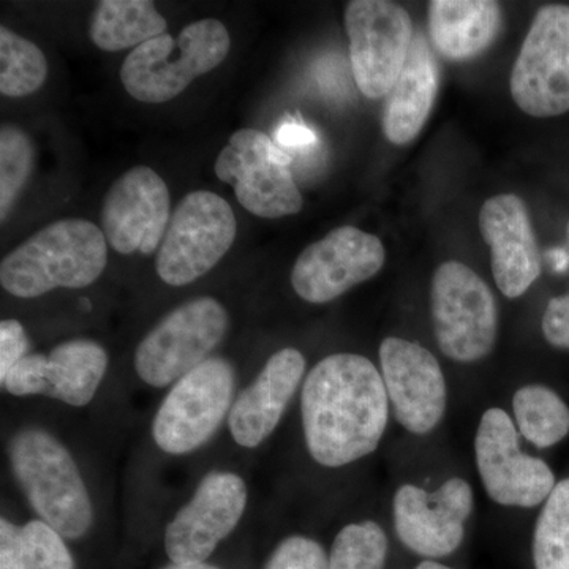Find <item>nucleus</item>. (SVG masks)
Segmentation results:
<instances>
[{
    "label": "nucleus",
    "mask_w": 569,
    "mask_h": 569,
    "mask_svg": "<svg viewBox=\"0 0 569 569\" xmlns=\"http://www.w3.org/2000/svg\"><path fill=\"white\" fill-rule=\"evenodd\" d=\"M388 538L372 520L343 527L332 542L329 569H383Z\"/></svg>",
    "instance_id": "cd10ccee"
},
{
    "label": "nucleus",
    "mask_w": 569,
    "mask_h": 569,
    "mask_svg": "<svg viewBox=\"0 0 569 569\" xmlns=\"http://www.w3.org/2000/svg\"><path fill=\"white\" fill-rule=\"evenodd\" d=\"M307 449L320 466L337 468L372 455L388 426L383 377L361 355L321 359L301 396Z\"/></svg>",
    "instance_id": "f257e3e1"
},
{
    "label": "nucleus",
    "mask_w": 569,
    "mask_h": 569,
    "mask_svg": "<svg viewBox=\"0 0 569 569\" xmlns=\"http://www.w3.org/2000/svg\"><path fill=\"white\" fill-rule=\"evenodd\" d=\"M479 230L490 249L498 290L515 299L541 274V254L529 209L515 193L489 198L479 211Z\"/></svg>",
    "instance_id": "6ab92c4d"
},
{
    "label": "nucleus",
    "mask_w": 569,
    "mask_h": 569,
    "mask_svg": "<svg viewBox=\"0 0 569 569\" xmlns=\"http://www.w3.org/2000/svg\"><path fill=\"white\" fill-rule=\"evenodd\" d=\"M512 410L520 436L537 448L553 447L569 433V407L548 387L520 388L512 399Z\"/></svg>",
    "instance_id": "393cba45"
},
{
    "label": "nucleus",
    "mask_w": 569,
    "mask_h": 569,
    "mask_svg": "<svg viewBox=\"0 0 569 569\" xmlns=\"http://www.w3.org/2000/svg\"><path fill=\"white\" fill-rule=\"evenodd\" d=\"M168 22L151 0H102L91 21V40L99 50L138 48L167 33Z\"/></svg>",
    "instance_id": "5701e85b"
},
{
    "label": "nucleus",
    "mask_w": 569,
    "mask_h": 569,
    "mask_svg": "<svg viewBox=\"0 0 569 569\" xmlns=\"http://www.w3.org/2000/svg\"><path fill=\"white\" fill-rule=\"evenodd\" d=\"M473 511V489L466 479L451 478L433 493L403 485L395 496L397 537L408 549L429 559L458 550Z\"/></svg>",
    "instance_id": "2eb2a0df"
},
{
    "label": "nucleus",
    "mask_w": 569,
    "mask_h": 569,
    "mask_svg": "<svg viewBox=\"0 0 569 569\" xmlns=\"http://www.w3.org/2000/svg\"><path fill=\"white\" fill-rule=\"evenodd\" d=\"M568 233H569V224H568Z\"/></svg>",
    "instance_id": "c9c22d12"
},
{
    "label": "nucleus",
    "mask_w": 569,
    "mask_h": 569,
    "mask_svg": "<svg viewBox=\"0 0 569 569\" xmlns=\"http://www.w3.org/2000/svg\"><path fill=\"white\" fill-rule=\"evenodd\" d=\"M230 318L217 299L194 298L159 321L134 351V369L153 388L178 383L203 365L227 335Z\"/></svg>",
    "instance_id": "39448f33"
},
{
    "label": "nucleus",
    "mask_w": 569,
    "mask_h": 569,
    "mask_svg": "<svg viewBox=\"0 0 569 569\" xmlns=\"http://www.w3.org/2000/svg\"><path fill=\"white\" fill-rule=\"evenodd\" d=\"M230 48V32L223 22L204 18L190 22L178 39L167 32L134 48L122 62L119 77L138 102H170L197 78L219 67Z\"/></svg>",
    "instance_id": "20e7f679"
},
{
    "label": "nucleus",
    "mask_w": 569,
    "mask_h": 569,
    "mask_svg": "<svg viewBox=\"0 0 569 569\" xmlns=\"http://www.w3.org/2000/svg\"><path fill=\"white\" fill-rule=\"evenodd\" d=\"M61 535L43 520L14 526L0 519V569H73Z\"/></svg>",
    "instance_id": "b1692460"
},
{
    "label": "nucleus",
    "mask_w": 569,
    "mask_h": 569,
    "mask_svg": "<svg viewBox=\"0 0 569 569\" xmlns=\"http://www.w3.org/2000/svg\"><path fill=\"white\" fill-rule=\"evenodd\" d=\"M162 569H219V568L212 567V565H208V563H189V565L171 563V565H168V567H164Z\"/></svg>",
    "instance_id": "72a5a7b5"
},
{
    "label": "nucleus",
    "mask_w": 569,
    "mask_h": 569,
    "mask_svg": "<svg viewBox=\"0 0 569 569\" xmlns=\"http://www.w3.org/2000/svg\"><path fill=\"white\" fill-rule=\"evenodd\" d=\"M264 569H329V557L317 541L296 535L277 546Z\"/></svg>",
    "instance_id": "c756f323"
},
{
    "label": "nucleus",
    "mask_w": 569,
    "mask_h": 569,
    "mask_svg": "<svg viewBox=\"0 0 569 569\" xmlns=\"http://www.w3.org/2000/svg\"><path fill=\"white\" fill-rule=\"evenodd\" d=\"M432 318L438 347L456 362L486 358L496 346L498 312L489 284L459 261H447L432 279Z\"/></svg>",
    "instance_id": "0eeeda50"
},
{
    "label": "nucleus",
    "mask_w": 569,
    "mask_h": 569,
    "mask_svg": "<svg viewBox=\"0 0 569 569\" xmlns=\"http://www.w3.org/2000/svg\"><path fill=\"white\" fill-rule=\"evenodd\" d=\"M500 24V3L492 0L429 2L430 39L436 50L449 61H468L488 50Z\"/></svg>",
    "instance_id": "4be33fe9"
},
{
    "label": "nucleus",
    "mask_w": 569,
    "mask_h": 569,
    "mask_svg": "<svg viewBox=\"0 0 569 569\" xmlns=\"http://www.w3.org/2000/svg\"><path fill=\"white\" fill-rule=\"evenodd\" d=\"M511 96L533 118L569 111V7L538 10L511 71Z\"/></svg>",
    "instance_id": "9d476101"
},
{
    "label": "nucleus",
    "mask_w": 569,
    "mask_h": 569,
    "mask_svg": "<svg viewBox=\"0 0 569 569\" xmlns=\"http://www.w3.org/2000/svg\"><path fill=\"white\" fill-rule=\"evenodd\" d=\"M438 92V67L425 37L417 33L406 66L388 93L383 132L392 144H408L421 133Z\"/></svg>",
    "instance_id": "412c9836"
},
{
    "label": "nucleus",
    "mask_w": 569,
    "mask_h": 569,
    "mask_svg": "<svg viewBox=\"0 0 569 569\" xmlns=\"http://www.w3.org/2000/svg\"><path fill=\"white\" fill-rule=\"evenodd\" d=\"M350 61L356 86L369 99L388 96L410 52V14L387 0H353L346 10Z\"/></svg>",
    "instance_id": "9b49d317"
},
{
    "label": "nucleus",
    "mask_w": 569,
    "mask_h": 569,
    "mask_svg": "<svg viewBox=\"0 0 569 569\" xmlns=\"http://www.w3.org/2000/svg\"><path fill=\"white\" fill-rule=\"evenodd\" d=\"M247 497L244 479L238 475L230 471L206 475L164 533V549L171 563H204L238 526Z\"/></svg>",
    "instance_id": "4468645a"
},
{
    "label": "nucleus",
    "mask_w": 569,
    "mask_h": 569,
    "mask_svg": "<svg viewBox=\"0 0 569 569\" xmlns=\"http://www.w3.org/2000/svg\"><path fill=\"white\" fill-rule=\"evenodd\" d=\"M381 377L397 421L408 432H432L445 411L448 391L436 356L419 343L388 337L380 346Z\"/></svg>",
    "instance_id": "f3484780"
},
{
    "label": "nucleus",
    "mask_w": 569,
    "mask_h": 569,
    "mask_svg": "<svg viewBox=\"0 0 569 569\" xmlns=\"http://www.w3.org/2000/svg\"><path fill=\"white\" fill-rule=\"evenodd\" d=\"M385 261L387 252L376 234L346 224L299 254L291 284L296 295L310 305H326L376 277Z\"/></svg>",
    "instance_id": "ddd939ff"
},
{
    "label": "nucleus",
    "mask_w": 569,
    "mask_h": 569,
    "mask_svg": "<svg viewBox=\"0 0 569 569\" xmlns=\"http://www.w3.org/2000/svg\"><path fill=\"white\" fill-rule=\"evenodd\" d=\"M475 455L486 492L498 505L535 508L556 488L548 463L523 455L515 422L501 408H490L482 415Z\"/></svg>",
    "instance_id": "f8f14e48"
},
{
    "label": "nucleus",
    "mask_w": 569,
    "mask_h": 569,
    "mask_svg": "<svg viewBox=\"0 0 569 569\" xmlns=\"http://www.w3.org/2000/svg\"><path fill=\"white\" fill-rule=\"evenodd\" d=\"M29 337L20 321L3 320L0 323V381L29 353Z\"/></svg>",
    "instance_id": "7c9ffc66"
},
{
    "label": "nucleus",
    "mask_w": 569,
    "mask_h": 569,
    "mask_svg": "<svg viewBox=\"0 0 569 569\" xmlns=\"http://www.w3.org/2000/svg\"><path fill=\"white\" fill-rule=\"evenodd\" d=\"M233 391L234 370L230 362L206 359L164 397L152 425L157 447L173 456L203 447L233 407Z\"/></svg>",
    "instance_id": "6e6552de"
},
{
    "label": "nucleus",
    "mask_w": 569,
    "mask_h": 569,
    "mask_svg": "<svg viewBox=\"0 0 569 569\" xmlns=\"http://www.w3.org/2000/svg\"><path fill=\"white\" fill-rule=\"evenodd\" d=\"M108 369L102 346L89 339L67 340L50 353L26 356L10 370L2 387L11 396H44L71 407H84L99 391Z\"/></svg>",
    "instance_id": "a211bd4d"
},
{
    "label": "nucleus",
    "mask_w": 569,
    "mask_h": 569,
    "mask_svg": "<svg viewBox=\"0 0 569 569\" xmlns=\"http://www.w3.org/2000/svg\"><path fill=\"white\" fill-rule=\"evenodd\" d=\"M290 156L260 130L241 129L217 157V178L233 186L239 204L261 219L295 216L302 209L288 164Z\"/></svg>",
    "instance_id": "1a4fd4ad"
},
{
    "label": "nucleus",
    "mask_w": 569,
    "mask_h": 569,
    "mask_svg": "<svg viewBox=\"0 0 569 569\" xmlns=\"http://www.w3.org/2000/svg\"><path fill=\"white\" fill-rule=\"evenodd\" d=\"M541 328L550 346L569 350V293L550 299Z\"/></svg>",
    "instance_id": "2f4dec72"
},
{
    "label": "nucleus",
    "mask_w": 569,
    "mask_h": 569,
    "mask_svg": "<svg viewBox=\"0 0 569 569\" xmlns=\"http://www.w3.org/2000/svg\"><path fill=\"white\" fill-rule=\"evenodd\" d=\"M48 62L32 41L18 36L6 26L0 28V92L18 99L32 96L44 84Z\"/></svg>",
    "instance_id": "a878e982"
},
{
    "label": "nucleus",
    "mask_w": 569,
    "mask_h": 569,
    "mask_svg": "<svg viewBox=\"0 0 569 569\" xmlns=\"http://www.w3.org/2000/svg\"><path fill=\"white\" fill-rule=\"evenodd\" d=\"M108 264V242L96 223L63 219L41 228L0 264V283L17 298L31 299L58 288H86Z\"/></svg>",
    "instance_id": "f03ea898"
},
{
    "label": "nucleus",
    "mask_w": 569,
    "mask_h": 569,
    "mask_svg": "<svg viewBox=\"0 0 569 569\" xmlns=\"http://www.w3.org/2000/svg\"><path fill=\"white\" fill-rule=\"evenodd\" d=\"M417 569H451V568L445 567V565L437 563V561L427 560V561H422L421 565H418Z\"/></svg>",
    "instance_id": "f704fd0d"
},
{
    "label": "nucleus",
    "mask_w": 569,
    "mask_h": 569,
    "mask_svg": "<svg viewBox=\"0 0 569 569\" xmlns=\"http://www.w3.org/2000/svg\"><path fill=\"white\" fill-rule=\"evenodd\" d=\"M535 569H569V478L556 485L537 520Z\"/></svg>",
    "instance_id": "bb28decb"
},
{
    "label": "nucleus",
    "mask_w": 569,
    "mask_h": 569,
    "mask_svg": "<svg viewBox=\"0 0 569 569\" xmlns=\"http://www.w3.org/2000/svg\"><path fill=\"white\" fill-rule=\"evenodd\" d=\"M170 192L152 168L134 167L118 179L102 209V231L112 250L151 254L162 246L170 224Z\"/></svg>",
    "instance_id": "dca6fc26"
},
{
    "label": "nucleus",
    "mask_w": 569,
    "mask_h": 569,
    "mask_svg": "<svg viewBox=\"0 0 569 569\" xmlns=\"http://www.w3.org/2000/svg\"><path fill=\"white\" fill-rule=\"evenodd\" d=\"M33 146L29 134L13 123L0 129V219H7L22 187L31 178Z\"/></svg>",
    "instance_id": "c85d7f7f"
},
{
    "label": "nucleus",
    "mask_w": 569,
    "mask_h": 569,
    "mask_svg": "<svg viewBox=\"0 0 569 569\" xmlns=\"http://www.w3.org/2000/svg\"><path fill=\"white\" fill-rule=\"evenodd\" d=\"M238 223L220 194L198 190L186 194L171 213L156 271L164 283L186 287L219 263L234 244Z\"/></svg>",
    "instance_id": "423d86ee"
},
{
    "label": "nucleus",
    "mask_w": 569,
    "mask_h": 569,
    "mask_svg": "<svg viewBox=\"0 0 569 569\" xmlns=\"http://www.w3.org/2000/svg\"><path fill=\"white\" fill-rule=\"evenodd\" d=\"M277 141L280 146H288V148H296V146L312 144L316 141V137L306 129L301 123L287 122L280 127L279 132L276 134Z\"/></svg>",
    "instance_id": "473e14b6"
},
{
    "label": "nucleus",
    "mask_w": 569,
    "mask_h": 569,
    "mask_svg": "<svg viewBox=\"0 0 569 569\" xmlns=\"http://www.w3.org/2000/svg\"><path fill=\"white\" fill-rule=\"evenodd\" d=\"M11 470L40 520L63 539H80L92 526L91 497L77 462L58 438L28 427L11 437Z\"/></svg>",
    "instance_id": "7ed1b4c3"
},
{
    "label": "nucleus",
    "mask_w": 569,
    "mask_h": 569,
    "mask_svg": "<svg viewBox=\"0 0 569 569\" xmlns=\"http://www.w3.org/2000/svg\"><path fill=\"white\" fill-rule=\"evenodd\" d=\"M305 372V355L296 348H282L268 359L257 380L234 400L228 417L239 447H260L274 432Z\"/></svg>",
    "instance_id": "aec40b11"
}]
</instances>
